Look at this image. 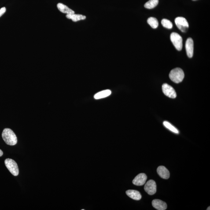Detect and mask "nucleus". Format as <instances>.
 <instances>
[{
    "label": "nucleus",
    "instance_id": "nucleus-6",
    "mask_svg": "<svg viewBox=\"0 0 210 210\" xmlns=\"http://www.w3.org/2000/svg\"><path fill=\"white\" fill-rule=\"evenodd\" d=\"M162 89L163 93L167 97L172 98H176L177 96L176 92L172 86L167 83H164L162 86Z\"/></svg>",
    "mask_w": 210,
    "mask_h": 210
},
{
    "label": "nucleus",
    "instance_id": "nucleus-22",
    "mask_svg": "<svg viewBox=\"0 0 210 210\" xmlns=\"http://www.w3.org/2000/svg\"><path fill=\"white\" fill-rule=\"evenodd\" d=\"M207 210H210V207H208V209H207Z\"/></svg>",
    "mask_w": 210,
    "mask_h": 210
},
{
    "label": "nucleus",
    "instance_id": "nucleus-9",
    "mask_svg": "<svg viewBox=\"0 0 210 210\" xmlns=\"http://www.w3.org/2000/svg\"><path fill=\"white\" fill-rule=\"evenodd\" d=\"M186 49L187 55L188 57L191 58L193 55V41L191 38L187 39L186 42Z\"/></svg>",
    "mask_w": 210,
    "mask_h": 210
},
{
    "label": "nucleus",
    "instance_id": "nucleus-12",
    "mask_svg": "<svg viewBox=\"0 0 210 210\" xmlns=\"http://www.w3.org/2000/svg\"><path fill=\"white\" fill-rule=\"evenodd\" d=\"M126 193L129 197L134 200H139L142 198L141 193L138 191L128 190L126 191Z\"/></svg>",
    "mask_w": 210,
    "mask_h": 210
},
{
    "label": "nucleus",
    "instance_id": "nucleus-17",
    "mask_svg": "<svg viewBox=\"0 0 210 210\" xmlns=\"http://www.w3.org/2000/svg\"><path fill=\"white\" fill-rule=\"evenodd\" d=\"M147 22L153 28H157L158 26V22L157 19L154 17H150L148 19Z\"/></svg>",
    "mask_w": 210,
    "mask_h": 210
},
{
    "label": "nucleus",
    "instance_id": "nucleus-8",
    "mask_svg": "<svg viewBox=\"0 0 210 210\" xmlns=\"http://www.w3.org/2000/svg\"><path fill=\"white\" fill-rule=\"evenodd\" d=\"M147 177L144 173H141L138 174L133 180V183L134 185L138 186L143 185L146 182Z\"/></svg>",
    "mask_w": 210,
    "mask_h": 210
},
{
    "label": "nucleus",
    "instance_id": "nucleus-15",
    "mask_svg": "<svg viewBox=\"0 0 210 210\" xmlns=\"http://www.w3.org/2000/svg\"><path fill=\"white\" fill-rule=\"evenodd\" d=\"M112 93V92L109 90H104V91L99 92L96 93L94 95V98L95 99H99L105 98L110 95Z\"/></svg>",
    "mask_w": 210,
    "mask_h": 210
},
{
    "label": "nucleus",
    "instance_id": "nucleus-11",
    "mask_svg": "<svg viewBox=\"0 0 210 210\" xmlns=\"http://www.w3.org/2000/svg\"><path fill=\"white\" fill-rule=\"evenodd\" d=\"M157 172L159 176L164 179H168L170 177L169 172L164 166H159L157 168Z\"/></svg>",
    "mask_w": 210,
    "mask_h": 210
},
{
    "label": "nucleus",
    "instance_id": "nucleus-10",
    "mask_svg": "<svg viewBox=\"0 0 210 210\" xmlns=\"http://www.w3.org/2000/svg\"><path fill=\"white\" fill-rule=\"evenodd\" d=\"M153 206L158 210H165L167 209V204L165 202L159 199H155L152 202Z\"/></svg>",
    "mask_w": 210,
    "mask_h": 210
},
{
    "label": "nucleus",
    "instance_id": "nucleus-2",
    "mask_svg": "<svg viewBox=\"0 0 210 210\" xmlns=\"http://www.w3.org/2000/svg\"><path fill=\"white\" fill-rule=\"evenodd\" d=\"M169 76L172 82L179 83L183 80L185 77V74L183 70L181 68H176L172 70Z\"/></svg>",
    "mask_w": 210,
    "mask_h": 210
},
{
    "label": "nucleus",
    "instance_id": "nucleus-14",
    "mask_svg": "<svg viewBox=\"0 0 210 210\" xmlns=\"http://www.w3.org/2000/svg\"><path fill=\"white\" fill-rule=\"evenodd\" d=\"M67 18L71 19L73 22H76L80 21L81 20H84L86 19V16L83 15H82L75 14H67L66 15Z\"/></svg>",
    "mask_w": 210,
    "mask_h": 210
},
{
    "label": "nucleus",
    "instance_id": "nucleus-20",
    "mask_svg": "<svg viewBox=\"0 0 210 210\" xmlns=\"http://www.w3.org/2000/svg\"><path fill=\"white\" fill-rule=\"evenodd\" d=\"M6 12V8L5 7H3L0 9V17L2 15Z\"/></svg>",
    "mask_w": 210,
    "mask_h": 210
},
{
    "label": "nucleus",
    "instance_id": "nucleus-13",
    "mask_svg": "<svg viewBox=\"0 0 210 210\" xmlns=\"http://www.w3.org/2000/svg\"><path fill=\"white\" fill-rule=\"evenodd\" d=\"M57 7L60 12L67 14H75V12L73 10L70 9L67 5H64L61 3H59L57 4Z\"/></svg>",
    "mask_w": 210,
    "mask_h": 210
},
{
    "label": "nucleus",
    "instance_id": "nucleus-16",
    "mask_svg": "<svg viewBox=\"0 0 210 210\" xmlns=\"http://www.w3.org/2000/svg\"><path fill=\"white\" fill-rule=\"evenodd\" d=\"M159 0H149L145 3V7L147 9H153L158 5Z\"/></svg>",
    "mask_w": 210,
    "mask_h": 210
},
{
    "label": "nucleus",
    "instance_id": "nucleus-1",
    "mask_svg": "<svg viewBox=\"0 0 210 210\" xmlns=\"http://www.w3.org/2000/svg\"><path fill=\"white\" fill-rule=\"evenodd\" d=\"M2 136L3 139L7 145H14L17 143V137L11 129L5 128L2 132Z\"/></svg>",
    "mask_w": 210,
    "mask_h": 210
},
{
    "label": "nucleus",
    "instance_id": "nucleus-23",
    "mask_svg": "<svg viewBox=\"0 0 210 210\" xmlns=\"http://www.w3.org/2000/svg\"><path fill=\"white\" fill-rule=\"evenodd\" d=\"M193 1H195V0H193Z\"/></svg>",
    "mask_w": 210,
    "mask_h": 210
},
{
    "label": "nucleus",
    "instance_id": "nucleus-3",
    "mask_svg": "<svg viewBox=\"0 0 210 210\" xmlns=\"http://www.w3.org/2000/svg\"><path fill=\"white\" fill-rule=\"evenodd\" d=\"M5 166L12 174L17 176L19 174V169L17 163L12 159H5Z\"/></svg>",
    "mask_w": 210,
    "mask_h": 210
},
{
    "label": "nucleus",
    "instance_id": "nucleus-4",
    "mask_svg": "<svg viewBox=\"0 0 210 210\" xmlns=\"http://www.w3.org/2000/svg\"><path fill=\"white\" fill-rule=\"evenodd\" d=\"M171 40L177 50H182V39L180 35L176 32H172L171 35Z\"/></svg>",
    "mask_w": 210,
    "mask_h": 210
},
{
    "label": "nucleus",
    "instance_id": "nucleus-7",
    "mask_svg": "<svg viewBox=\"0 0 210 210\" xmlns=\"http://www.w3.org/2000/svg\"><path fill=\"white\" fill-rule=\"evenodd\" d=\"M144 189L149 195H153L156 193V185L155 182L153 180L148 181L145 185Z\"/></svg>",
    "mask_w": 210,
    "mask_h": 210
},
{
    "label": "nucleus",
    "instance_id": "nucleus-5",
    "mask_svg": "<svg viewBox=\"0 0 210 210\" xmlns=\"http://www.w3.org/2000/svg\"><path fill=\"white\" fill-rule=\"evenodd\" d=\"M175 22L177 27L182 32H186L188 31L189 28L188 23L185 18L177 17L175 19Z\"/></svg>",
    "mask_w": 210,
    "mask_h": 210
},
{
    "label": "nucleus",
    "instance_id": "nucleus-18",
    "mask_svg": "<svg viewBox=\"0 0 210 210\" xmlns=\"http://www.w3.org/2000/svg\"><path fill=\"white\" fill-rule=\"evenodd\" d=\"M163 124L165 127L167 128L168 129L171 130V131L172 132L175 133V134H179V132L178 130L175 128L174 126H173L172 125H171V123H169V122L165 121L163 122Z\"/></svg>",
    "mask_w": 210,
    "mask_h": 210
},
{
    "label": "nucleus",
    "instance_id": "nucleus-21",
    "mask_svg": "<svg viewBox=\"0 0 210 210\" xmlns=\"http://www.w3.org/2000/svg\"><path fill=\"white\" fill-rule=\"evenodd\" d=\"M3 154V153L2 151L0 149V157L2 156Z\"/></svg>",
    "mask_w": 210,
    "mask_h": 210
},
{
    "label": "nucleus",
    "instance_id": "nucleus-19",
    "mask_svg": "<svg viewBox=\"0 0 210 210\" xmlns=\"http://www.w3.org/2000/svg\"><path fill=\"white\" fill-rule=\"evenodd\" d=\"M162 24L163 27L168 29H171L172 28L173 25L170 20L166 19H163L162 20Z\"/></svg>",
    "mask_w": 210,
    "mask_h": 210
}]
</instances>
